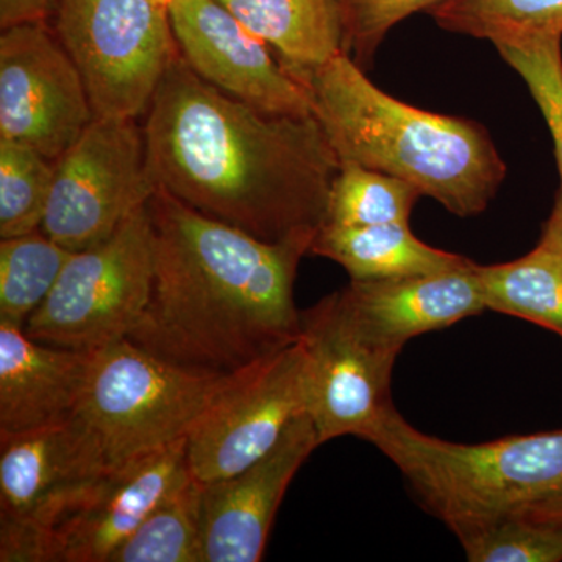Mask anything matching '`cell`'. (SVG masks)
I'll return each instance as SVG.
<instances>
[{"instance_id":"cell-1","label":"cell","mask_w":562,"mask_h":562,"mask_svg":"<svg viewBox=\"0 0 562 562\" xmlns=\"http://www.w3.org/2000/svg\"><path fill=\"white\" fill-rule=\"evenodd\" d=\"M158 188L268 243L319 232L341 168L316 116H284L202 80L180 50L143 125Z\"/></svg>"},{"instance_id":"cell-2","label":"cell","mask_w":562,"mask_h":562,"mask_svg":"<svg viewBox=\"0 0 562 562\" xmlns=\"http://www.w3.org/2000/svg\"><path fill=\"white\" fill-rule=\"evenodd\" d=\"M147 210L154 283L128 341L188 371L233 375L301 339L295 277L317 232L262 241L162 188Z\"/></svg>"},{"instance_id":"cell-3","label":"cell","mask_w":562,"mask_h":562,"mask_svg":"<svg viewBox=\"0 0 562 562\" xmlns=\"http://www.w3.org/2000/svg\"><path fill=\"white\" fill-rule=\"evenodd\" d=\"M286 69L308 91L339 161L408 181L460 217L483 213L501 190L506 165L479 122L392 98L344 50L314 68Z\"/></svg>"},{"instance_id":"cell-4","label":"cell","mask_w":562,"mask_h":562,"mask_svg":"<svg viewBox=\"0 0 562 562\" xmlns=\"http://www.w3.org/2000/svg\"><path fill=\"white\" fill-rule=\"evenodd\" d=\"M366 441L457 538L562 495V430L450 442L417 430L392 405Z\"/></svg>"},{"instance_id":"cell-5","label":"cell","mask_w":562,"mask_h":562,"mask_svg":"<svg viewBox=\"0 0 562 562\" xmlns=\"http://www.w3.org/2000/svg\"><path fill=\"white\" fill-rule=\"evenodd\" d=\"M231 376L188 371L122 339L94 351L70 419L116 471L187 439Z\"/></svg>"},{"instance_id":"cell-6","label":"cell","mask_w":562,"mask_h":562,"mask_svg":"<svg viewBox=\"0 0 562 562\" xmlns=\"http://www.w3.org/2000/svg\"><path fill=\"white\" fill-rule=\"evenodd\" d=\"M154 283V239L147 205L103 241L72 251L54 290L25 322L35 341L98 351L127 339Z\"/></svg>"},{"instance_id":"cell-7","label":"cell","mask_w":562,"mask_h":562,"mask_svg":"<svg viewBox=\"0 0 562 562\" xmlns=\"http://www.w3.org/2000/svg\"><path fill=\"white\" fill-rule=\"evenodd\" d=\"M55 33L76 63L95 117L146 114L179 54L155 0H57Z\"/></svg>"},{"instance_id":"cell-8","label":"cell","mask_w":562,"mask_h":562,"mask_svg":"<svg viewBox=\"0 0 562 562\" xmlns=\"http://www.w3.org/2000/svg\"><path fill=\"white\" fill-rule=\"evenodd\" d=\"M157 188L136 120L94 117L55 166L41 232L70 251L87 249L146 206Z\"/></svg>"},{"instance_id":"cell-9","label":"cell","mask_w":562,"mask_h":562,"mask_svg":"<svg viewBox=\"0 0 562 562\" xmlns=\"http://www.w3.org/2000/svg\"><path fill=\"white\" fill-rule=\"evenodd\" d=\"M310 406L308 353L299 339L233 373L188 436L191 475L210 483L244 471Z\"/></svg>"},{"instance_id":"cell-10","label":"cell","mask_w":562,"mask_h":562,"mask_svg":"<svg viewBox=\"0 0 562 562\" xmlns=\"http://www.w3.org/2000/svg\"><path fill=\"white\" fill-rule=\"evenodd\" d=\"M106 472L72 419L0 435V561L40 562L47 532Z\"/></svg>"},{"instance_id":"cell-11","label":"cell","mask_w":562,"mask_h":562,"mask_svg":"<svg viewBox=\"0 0 562 562\" xmlns=\"http://www.w3.org/2000/svg\"><path fill=\"white\" fill-rule=\"evenodd\" d=\"M94 117L76 63L46 22L2 29L0 139L58 161Z\"/></svg>"},{"instance_id":"cell-12","label":"cell","mask_w":562,"mask_h":562,"mask_svg":"<svg viewBox=\"0 0 562 562\" xmlns=\"http://www.w3.org/2000/svg\"><path fill=\"white\" fill-rule=\"evenodd\" d=\"M301 339L310 362V416L321 446L341 436L368 438L394 405L391 379L398 351L358 328L339 291L302 312Z\"/></svg>"},{"instance_id":"cell-13","label":"cell","mask_w":562,"mask_h":562,"mask_svg":"<svg viewBox=\"0 0 562 562\" xmlns=\"http://www.w3.org/2000/svg\"><path fill=\"white\" fill-rule=\"evenodd\" d=\"M168 13L181 57L211 87L268 113L312 116L306 88L221 0H171Z\"/></svg>"},{"instance_id":"cell-14","label":"cell","mask_w":562,"mask_h":562,"mask_svg":"<svg viewBox=\"0 0 562 562\" xmlns=\"http://www.w3.org/2000/svg\"><path fill=\"white\" fill-rule=\"evenodd\" d=\"M191 476L188 438L106 472L47 532L40 562H109L147 514Z\"/></svg>"},{"instance_id":"cell-15","label":"cell","mask_w":562,"mask_h":562,"mask_svg":"<svg viewBox=\"0 0 562 562\" xmlns=\"http://www.w3.org/2000/svg\"><path fill=\"white\" fill-rule=\"evenodd\" d=\"M319 446L313 417L303 414L261 460L228 479L203 483V562L261 561L288 486Z\"/></svg>"},{"instance_id":"cell-16","label":"cell","mask_w":562,"mask_h":562,"mask_svg":"<svg viewBox=\"0 0 562 562\" xmlns=\"http://www.w3.org/2000/svg\"><path fill=\"white\" fill-rule=\"evenodd\" d=\"M479 266L390 280H351L342 305L371 341L401 353L409 339L442 330L486 308Z\"/></svg>"},{"instance_id":"cell-17","label":"cell","mask_w":562,"mask_h":562,"mask_svg":"<svg viewBox=\"0 0 562 562\" xmlns=\"http://www.w3.org/2000/svg\"><path fill=\"white\" fill-rule=\"evenodd\" d=\"M94 351L35 341L21 325L0 321V435H20L69 420L83 397Z\"/></svg>"},{"instance_id":"cell-18","label":"cell","mask_w":562,"mask_h":562,"mask_svg":"<svg viewBox=\"0 0 562 562\" xmlns=\"http://www.w3.org/2000/svg\"><path fill=\"white\" fill-rule=\"evenodd\" d=\"M310 254L338 262L351 280H390L450 271L469 258L420 241L409 222L341 227L325 224Z\"/></svg>"},{"instance_id":"cell-19","label":"cell","mask_w":562,"mask_h":562,"mask_svg":"<svg viewBox=\"0 0 562 562\" xmlns=\"http://www.w3.org/2000/svg\"><path fill=\"white\" fill-rule=\"evenodd\" d=\"M492 312L541 325L562 338V251L549 239L517 260L479 266Z\"/></svg>"},{"instance_id":"cell-20","label":"cell","mask_w":562,"mask_h":562,"mask_svg":"<svg viewBox=\"0 0 562 562\" xmlns=\"http://www.w3.org/2000/svg\"><path fill=\"white\" fill-rule=\"evenodd\" d=\"M203 483L191 476L155 506L109 562H203Z\"/></svg>"},{"instance_id":"cell-21","label":"cell","mask_w":562,"mask_h":562,"mask_svg":"<svg viewBox=\"0 0 562 562\" xmlns=\"http://www.w3.org/2000/svg\"><path fill=\"white\" fill-rule=\"evenodd\" d=\"M442 31L492 44L562 36V0H443L428 11Z\"/></svg>"},{"instance_id":"cell-22","label":"cell","mask_w":562,"mask_h":562,"mask_svg":"<svg viewBox=\"0 0 562 562\" xmlns=\"http://www.w3.org/2000/svg\"><path fill=\"white\" fill-rule=\"evenodd\" d=\"M72 251L35 231L0 241V321L24 327L46 301Z\"/></svg>"},{"instance_id":"cell-23","label":"cell","mask_w":562,"mask_h":562,"mask_svg":"<svg viewBox=\"0 0 562 562\" xmlns=\"http://www.w3.org/2000/svg\"><path fill=\"white\" fill-rule=\"evenodd\" d=\"M420 195L408 181L353 162H341L328 195L325 224L362 227L409 222Z\"/></svg>"},{"instance_id":"cell-24","label":"cell","mask_w":562,"mask_h":562,"mask_svg":"<svg viewBox=\"0 0 562 562\" xmlns=\"http://www.w3.org/2000/svg\"><path fill=\"white\" fill-rule=\"evenodd\" d=\"M55 166L27 144L0 139V238L41 231Z\"/></svg>"},{"instance_id":"cell-25","label":"cell","mask_w":562,"mask_h":562,"mask_svg":"<svg viewBox=\"0 0 562 562\" xmlns=\"http://www.w3.org/2000/svg\"><path fill=\"white\" fill-rule=\"evenodd\" d=\"M503 60L527 83L549 125L560 171L562 202V36H538L495 44Z\"/></svg>"},{"instance_id":"cell-26","label":"cell","mask_w":562,"mask_h":562,"mask_svg":"<svg viewBox=\"0 0 562 562\" xmlns=\"http://www.w3.org/2000/svg\"><path fill=\"white\" fill-rule=\"evenodd\" d=\"M471 562H561L562 527L513 516L458 536Z\"/></svg>"},{"instance_id":"cell-27","label":"cell","mask_w":562,"mask_h":562,"mask_svg":"<svg viewBox=\"0 0 562 562\" xmlns=\"http://www.w3.org/2000/svg\"><path fill=\"white\" fill-rule=\"evenodd\" d=\"M443 0H338L342 50L368 69L387 33L406 18L438 7Z\"/></svg>"},{"instance_id":"cell-28","label":"cell","mask_w":562,"mask_h":562,"mask_svg":"<svg viewBox=\"0 0 562 562\" xmlns=\"http://www.w3.org/2000/svg\"><path fill=\"white\" fill-rule=\"evenodd\" d=\"M57 0H0V27L46 22L55 11Z\"/></svg>"},{"instance_id":"cell-29","label":"cell","mask_w":562,"mask_h":562,"mask_svg":"<svg viewBox=\"0 0 562 562\" xmlns=\"http://www.w3.org/2000/svg\"><path fill=\"white\" fill-rule=\"evenodd\" d=\"M519 516L527 517V519L535 520V522L562 527V495L561 497L552 498V501L543 502L541 505L532 506V508L519 514Z\"/></svg>"},{"instance_id":"cell-30","label":"cell","mask_w":562,"mask_h":562,"mask_svg":"<svg viewBox=\"0 0 562 562\" xmlns=\"http://www.w3.org/2000/svg\"><path fill=\"white\" fill-rule=\"evenodd\" d=\"M542 238L549 239L562 251V202L557 199L552 214L543 225Z\"/></svg>"},{"instance_id":"cell-31","label":"cell","mask_w":562,"mask_h":562,"mask_svg":"<svg viewBox=\"0 0 562 562\" xmlns=\"http://www.w3.org/2000/svg\"><path fill=\"white\" fill-rule=\"evenodd\" d=\"M155 2L160 3L162 7H168L171 3V0H155Z\"/></svg>"}]
</instances>
